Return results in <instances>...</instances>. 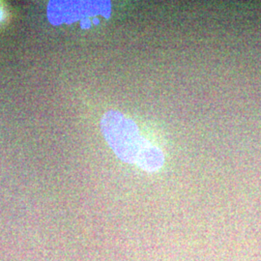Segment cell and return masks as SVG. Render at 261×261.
<instances>
[{"label": "cell", "instance_id": "1", "mask_svg": "<svg viewBox=\"0 0 261 261\" xmlns=\"http://www.w3.org/2000/svg\"><path fill=\"white\" fill-rule=\"evenodd\" d=\"M2 16H3V13H2V10L0 8V19H2Z\"/></svg>", "mask_w": 261, "mask_h": 261}]
</instances>
